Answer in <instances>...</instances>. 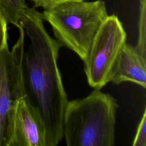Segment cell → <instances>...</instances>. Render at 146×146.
<instances>
[{
	"instance_id": "1",
	"label": "cell",
	"mask_w": 146,
	"mask_h": 146,
	"mask_svg": "<svg viewBox=\"0 0 146 146\" xmlns=\"http://www.w3.org/2000/svg\"><path fill=\"white\" fill-rule=\"evenodd\" d=\"M43 21L34 7H27L21 17L19 25L30 41L23 54V74L26 96L41 117L46 146H56L63 137V114L68 101L57 63L63 45L48 34Z\"/></svg>"
},
{
	"instance_id": "2",
	"label": "cell",
	"mask_w": 146,
	"mask_h": 146,
	"mask_svg": "<svg viewBox=\"0 0 146 146\" xmlns=\"http://www.w3.org/2000/svg\"><path fill=\"white\" fill-rule=\"evenodd\" d=\"M118 104L110 94L94 89L86 97L68 101L63 135L67 146H113Z\"/></svg>"
},
{
	"instance_id": "3",
	"label": "cell",
	"mask_w": 146,
	"mask_h": 146,
	"mask_svg": "<svg viewBox=\"0 0 146 146\" xmlns=\"http://www.w3.org/2000/svg\"><path fill=\"white\" fill-rule=\"evenodd\" d=\"M42 15L51 25L56 39L83 61L108 15L102 0H72L44 10Z\"/></svg>"
},
{
	"instance_id": "4",
	"label": "cell",
	"mask_w": 146,
	"mask_h": 146,
	"mask_svg": "<svg viewBox=\"0 0 146 146\" xmlns=\"http://www.w3.org/2000/svg\"><path fill=\"white\" fill-rule=\"evenodd\" d=\"M126 37V33L117 16L108 15L83 60L84 71L90 86L100 90L111 82Z\"/></svg>"
},
{
	"instance_id": "5",
	"label": "cell",
	"mask_w": 146,
	"mask_h": 146,
	"mask_svg": "<svg viewBox=\"0 0 146 146\" xmlns=\"http://www.w3.org/2000/svg\"><path fill=\"white\" fill-rule=\"evenodd\" d=\"M18 29L19 38L11 50L7 45L0 52V146L3 145L6 120L10 108L17 100L26 96L22 66L25 33L21 26Z\"/></svg>"
},
{
	"instance_id": "6",
	"label": "cell",
	"mask_w": 146,
	"mask_h": 146,
	"mask_svg": "<svg viewBox=\"0 0 146 146\" xmlns=\"http://www.w3.org/2000/svg\"><path fill=\"white\" fill-rule=\"evenodd\" d=\"M3 146H46L41 117L26 96L17 100L7 113Z\"/></svg>"
},
{
	"instance_id": "7",
	"label": "cell",
	"mask_w": 146,
	"mask_h": 146,
	"mask_svg": "<svg viewBox=\"0 0 146 146\" xmlns=\"http://www.w3.org/2000/svg\"><path fill=\"white\" fill-rule=\"evenodd\" d=\"M111 82H130L146 87V57L135 46L125 42L113 70Z\"/></svg>"
},
{
	"instance_id": "8",
	"label": "cell",
	"mask_w": 146,
	"mask_h": 146,
	"mask_svg": "<svg viewBox=\"0 0 146 146\" xmlns=\"http://www.w3.org/2000/svg\"><path fill=\"white\" fill-rule=\"evenodd\" d=\"M27 7L26 0H0V9L8 23L18 28L21 17Z\"/></svg>"
},
{
	"instance_id": "9",
	"label": "cell",
	"mask_w": 146,
	"mask_h": 146,
	"mask_svg": "<svg viewBox=\"0 0 146 146\" xmlns=\"http://www.w3.org/2000/svg\"><path fill=\"white\" fill-rule=\"evenodd\" d=\"M137 50L146 57V0H139Z\"/></svg>"
},
{
	"instance_id": "10",
	"label": "cell",
	"mask_w": 146,
	"mask_h": 146,
	"mask_svg": "<svg viewBox=\"0 0 146 146\" xmlns=\"http://www.w3.org/2000/svg\"><path fill=\"white\" fill-rule=\"evenodd\" d=\"M133 146H146V110L145 108L137 126L132 143Z\"/></svg>"
},
{
	"instance_id": "11",
	"label": "cell",
	"mask_w": 146,
	"mask_h": 146,
	"mask_svg": "<svg viewBox=\"0 0 146 146\" xmlns=\"http://www.w3.org/2000/svg\"><path fill=\"white\" fill-rule=\"evenodd\" d=\"M8 22L0 9V52L8 45Z\"/></svg>"
},
{
	"instance_id": "12",
	"label": "cell",
	"mask_w": 146,
	"mask_h": 146,
	"mask_svg": "<svg viewBox=\"0 0 146 146\" xmlns=\"http://www.w3.org/2000/svg\"><path fill=\"white\" fill-rule=\"evenodd\" d=\"M34 4V7H42L44 10H49L57 5L67 1L72 0H30Z\"/></svg>"
}]
</instances>
